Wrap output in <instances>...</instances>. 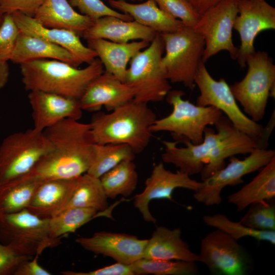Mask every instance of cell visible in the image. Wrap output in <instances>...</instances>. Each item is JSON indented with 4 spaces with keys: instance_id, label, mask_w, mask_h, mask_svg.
I'll list each match as a JSON object with an SVG mask.
<instances>
[{
    "instance_id": "21",
    "label": "cell",
    "mask_w": 275,
    "mask_h": 275,
    "mask_svg": "<svg viewBox=\"0 0 275 275\" xmlns=\"http://www.w3.org/2000/svg\"><path fill=\"white\" fill-rule=\"evenodd\" d=\"M11 14L21 32L68 50L82 63L90 64L97 58L95 51L84 45L79 35L76 32L69 30L46 28L39 23L34 17L18 11Z\"/></svg>"
},
{
    "instance_id": "39",
    "label": "cell",
    "mask_w": 275,
    "mask_h": 275,
    "mask_svg": "<svg viewBox=\"0 0 275 275\" xmlns=\"http://www.w3.org/2000/svg\"><path fill=\"white\" fill-rule=\"evenodd\" d=\"M20 31L11 13H5L0 26V61L11 60Z\"/></svg>"
},
{
    "instance_id": "20",
    "label": "cell",
    "mask_w": 275,
    "mask_h": 275,
    "mask_svg": "<svg viewBox=\"0 0 275 275\" xmlns=\"http://www.w3.org/2000/svg\"><path fill=\"white\" fill-rule=\"evenodd\" d=\"M134 89L105 71L87 86L79 102L82 111H112L133 99Z\"/></svg>"
},
{
    "instance_id": "16",
    "label": "cell",
    "mask_w": 275,
    "mask_h": 275,
    "mask_svg": "<svg viewBox=\"0 0 275 275\" xmlns=\"http://www.w3.org/2000/svg\"><path fill=\"white\" fill-rule=\"evenodd\" d=\"M221 138L201 172L202 180L225 166V159L237 154H250L257 148L266 149L262 138H253L236 128L223 115L214 124Z\"/></svg>"
},
{
    "instance_id": "28",
    "label": "cell",
    "mask_w": 275,
    "mask_h": 275,
    "mask_svg": "<svg viewBox=\"0 0 275 275\" xmlns=\"http://www.w3.org/2000/svg\"><path fill=\"white\" fill-rule=\"evenodd\" d=\"M34 18L46 28L69 30L79 35L94 23L88 16L76 12L67 0H45Z\"/></svg>"
},
{
    "instance_id": "1",
    "label": "cell",
    "mask_w": 275,
    "mask_h": 275,
    "mask_svg": "<svg viewBox=\"0 0 275 275\" xmlns=\"http://www.w3.org/2000/svg\"><path fill=\"white\" fill-rule=\"evenodd\" d=\"M43 132L52 148L22 177L41 181L75 178L87 173L93 160L95 144L89 123L65 119Z\"/></svg>"
},
{
    "instance_id": "4",
    "label": "cell",
    "mask_w": 275,
    "mask_h": 275,
    "mask_svg": "<svg viewBox=\"0 0 275 275\" xmlns=\"http://www.w3.org/2000/svg\"><path fill=\"white\" fill-rule=\"evenodd\" d=\"M184 94L181 90L169 91L165 99L173 111L168 116L156 119L150 130L153 133L169 132L177 144L188 141L199 144L203 141L205 128L216 124L223 113L214 106H199L184 100Z\"/></svg>"
},
{
    "instance_id": "41",
    "label": "cell",
    "mask_w": 275,
    "mask_h": 275,
    "mask_svg": "<svg viewBox=\"0 0 275 275\" xmlns=\"http://www.w3.org/2000/svg\"><path fill=\"white\" fill-rule=\"evenodd\" d=\"M33 258L19 254L10 246L0 242V275H13L21 262Z\"/></svg>"
},
{
    "instance_id": "15",
    "label": "cell",
    "mask_w": 275,
    "mask_h": 275,
    "mask_svg": "<svg viewBox=\"0 0 275 275\" xmlns=\"http://www.w3.org/2000/svg\"><path fill=\"white\" fill-rule=\"evenodd\" d=\"M202 184L179 170L176 173L167 170L162 162L155 164L150 176L145 181L143 191L134 197L133 205L144 221L156 224V219L149 208L150 202L156 199L172 200V194L178 188L196 191Z\"/></svg>"
},
{
    "instance_id": "30",
    "label": "cell",
    "mask_w": 275,
    "mask_h": 275,
    "mask_svg": "<svg viewBox=\"0 0 275 275\" xmlns=\"http://www.w3.org/2000/svg\"><path fill=\"white\" fill-rule=\"evenodd\" d=\"M107 199L100 178L86 173L77 177L72 195L62 210L79 207L105 211L108 209Z\"/></svg>"
},
{
    "instance_id": "40",
    "label": "cell",
    "mask_w": 275,
    "mask_h": 275,
    "mask_svg": "<svg viewBox=\"0 0 275 275\" xmlns=\"http://www.w3.org/2000/svg\"><path fill=\"white\" fill-rule=\"evenodd\" d=\"M72 7H77L81 14L90 17L94 22L105 16H113L126 21L133 20L128 14L121 13L111 8L101 0H69Z\"/></svg>"
},
{
    "instance_id": "2",
    "label": "cell",
    "mask_w": 275,
    "mask_h": 275,
    "mask_svg": "<svg viewBox=\"0 0 275 275\" xmlns=\"http://www.w3.org/2000/svg\"><path fill=\"white\" fill-rule=\"evenodd\" d=\"M148 104L132 99L109 113H99L89 123L96 144H122L129 146L135 154L149 145L151 126L156 115Z\"/></svg>"
},
{
    "instance_id": "42",
    "label": "cell",
    "mask_w": 275,
    "mask_h": 275,
    "mask_svg": "<svg viewBox=\"0 0 275 275\" xmlns=\"http://www.w3.org/2000/svg\"><path fill=\"white\" fill-rule=\"evenodd\" d=\"M45 0H0V8L5 13L18 11L34 17L36 11Z\"/></svg>"
},
{
    "instance_id": "6",
    "label": "cell",
    "mask_w": 275,
    "mask_h": 275,
    "mask_svg": "<svg viewBox=\"0 0 275 275\" xmlns=\"http://www.w3.org/2000/svg\"><path fill=\"white\" fill-rule=\"evenodd\" d=\"M159 35L164 43L166 53L161 63L168 79L193 89L204 50V39L193 28L186 25Z\"/></svg>"
},
{
    "instance_id": "7",
    "label": "cell",
    "mask_w": 275,
    "mask_h": 275,
    "mask_svg": "<svg viewBox=\"0 0 275 275\" xmlns=\"http://www.w3.org/2000/svg\"><path fill=\"white\" fill-rule=\"evenodd\" d=\"M246 65L248 68L244 78L230 88L244 112L258 122L265 115L270 90L275 86V65L264 51H255L250 56Z\"/></svg>"
},
{
    "instance_id": "5",
    "label": "cell",
    "mask_w": 275,
    "mask_h": 275,
    "mask_svg": "<svg viewBox=\"0 0 275 275\" xmlns=\"http://www.w3.org/2000/svg\"><path fill=\"white\" fill-rule=\"evenodd\" d=\"M164 43L158 34L149 45L130 60L125 83L135 90L136 101L148 104L163 101L172 89L161 63Z\"/></svg>"
},
{
    "instance_id": "44",
    "label": "cell",
    "mask_w": 275,
    "mask_h": 275,
    "mask_svg": "<svg viewBox=\"0 0 275 275\" xmlns=\"http://www.w3.org/2000/svg\"><path fill=\"white\" fill-rule=\"evenodd\" d=\"M39 255L25 260L18 266L13 275H50L51 273L39 265Z\"/></svg>"
},
{
    "instance_id": "10",
    "label": "cell",
    "mask_w": 275,
    "mask_h": 275,
    "mask_svg": "<svg viewBox=\"0 0 275 275\" xmlns=\"http://www.w3.org/2000/svg\"><path fill=\"white\" fill-rule=\"evenodd\" d=\"M194 82L200 91L197 98V105L214 106L225 113L233 125L241 131L254 139L261 137L263 126L245 115L238 106L226 80L214 79L202 61L197 69Z\"/></svg>"
},
{
    "instance_id": "12",
    "label": "cell",
    "mask_w": 275,
    "mask_h": 275,
    "mask_svg": "<svg viewBox=\"0 0 275 275\" xmlns=\"http://www.w3.org/2000/svg\"><path fill=\"white\" fill-rule=\"evenodd\" d=\"M274 157V150L263 148L255 149L242 160L230 157L227 166L201 182L194 197L206 206L218 205L222 201L221 193L224 187L241 183L243 176L262 168Z\"/></svg>"
},
{
    "instance_id": "23",
    "label": "cell",
    "mask_w": 275,
    "mask_h": 275,
    "mask_svg": "<svg viewBox=\"0 0 275 275\" xmlns=\"http://www.w3.org/2000/svg\"><path fill=\"white\" fill-rule=\"evenodd\" d=\"M158 34L134 20L126 21L115 16H105L95 20L81 36L87 40L103 39L125 43L134 40L151 42Z\"/></svg>"
},
{
    "instance_id": "33",
    "label": "cell",
    "mask_w": 275,
    "mask_h": 275,
    "mask_svg": "<svg viewBox=\"0 0 275 275\" xmlns=\"http://www.w3.org/2000/svg\"><path fill=\"white\" fill-rule=\"evenodd\" d=\"M135 153L128 145L122 144H95L92 163L87 172L100 178L121 161L134 160Z\"/></svg>"
},
{
    "instance_id": "34",
    "label": "cell",
    "mask_w": 275,
    "mask_h": 275,
    "mask_svg": "<svg viewBox=\"0 0 275 275\" xmlns=\"http://www.w3.org/2000/svg\"><path fill=\"white\" fill-rule=\"evenodd\" d=\"M97 211L91 208L72 207L63 210L49 219L48 232L53 239L75 232L91 219L96 217Z\"/></svg>"
},
{
    "instance_id": "24",
    "label": "cell",
    "mask_w": 275,
    "mask_h": 275,
    "mask_svg": "<svg viewBox=\"0 0 275 275\" xmlns=\"http://www.w3.org/2000/svg\"><path fill=\"white\" fill-rule=\"evenodd\" d=\"M88 47L94 50L101 62L105 71L125 82L127 65L139 51L147 47L150 42L140 40L119 43L103 39L87 40Z\"/></svg>"
},
{
    "instance_id": "31",
    "label": "cell",
    "mask_w": 275,
    "mask_h": 275,
    "mask_svg": "<svg viewBox=\"0 0 275 275\" xmlns=\"http://www.w3.org/2000/svg\"><path fill=\"white\" fill-rule=\"evenodd\" d=\"M40 182L20 177L0 184V216L26 209Z\"/></svg>"
},
{
    "instance_id": "38",
    "label": "cell",
    "mask_w": 275,
    "mask_h": 275,
    "mask_svg": "<svg viewBox=\"0 0 275 275\" xmlns=\"http://www.w3.org/2000/svg\"><path fill=\"white\" fill-rule=\"evenodd\" d=\"M163 11L180 20L185 25L194 28L200 15L188 0H153Z\"/></svg>"
},
{
    "instance_id": "48",
    "label": "cell",
    "mask_w": 275,
    "mask_h": 275,
    "mask_svg": "<svg viewBox=\"0 0 275 275\" xmlns=\"http://www.w3.org/2000/svg\"><path fill=\"white\" fill-rule=\"evenodd\" d=\"M131 1H142L143 0H131Z\"/></svg>"
},
{
    "instance_id": "32",
    "label": "cell",
    "mask_w": 275,
    "mask_h": 275,
    "mask_svg": "<svg viewBox=\"0 0 275 275\" xmlns=\"http://www.w3.org/2000/svg\"><path fill=\"white\" fill-rule=\"evenodd\" d=\"M104 191L108 198L118 196H130L138 183V174L133 160H124L100 178Z\"/></svg>"
},
{
    "instance_id": "29",
    "label": "cell",
    "mask_w": 275,
    "mask_h": 275,
    "mask_svg": "<svg viewBox=\"0 0 275 275\" xmlns=\"http://www.w3.org/2000/svg\"><path fill=\"white\" fill-rule=\"evenodd\" d=\"M275 197V157L262 168L259 174L237 191L228 197L237 211L253 203L272 200Z\"/></svg>"
},
{
    "instance_id": "13",
    "label": "cell",
    "mask_w": 275,
    "mask_h": 275,
    "mask_svg": "<svg viewBox=\"0 0 275 275\" xmlns=\"http://www.w3.org/2000/svg\"><path fill=\"white\" fill-rule=\"evenodd\" d=\"M200 262L210 272L220 275H244L249 269V258L244 249L225 232L216 229L201 240Z\"/></svg>"
},
{
    "instance_id": "14",
    "label": "cell",
    "mask_w": 275,
    "mask_h": 275,
    "mask_svg": "<svg viewBox=\"0 0 275 275\" xmlns=\"http://www.w3.org/2000/svg\"><path fill=\"white\" fill-rule=\"evenodd\" d=\"M237 7L233 29L239 34L240 45L236 60L243 68L247 58L256 51L254 41L257 35L275 29V8L265 0H237Z\"/></svg>"
},
{
    "instance_id": "43",
    "label": "cell",
    "mask_w": 275,
    "mask_h": 275,
    "mask_svg": "<svg viewBox=\"0 0 275 275\" xmlns=\"http://www.w3.org/2000/svg\"><path fill=\"white\" fill-rule=\"evenodd\" d=\"M61 273L64 275H135L131 264H127L118 262L88 272L66 270Z\"/></svg>"
},
{
    "instance_id": "37",
    "label": "cell",
    "mask_w": 275,
    "mask_h": 275,
    "mask_svg": "<svg viewBox=\"0 0 275 275\" xmlns=\"http://www.w3.org/2000/svg\"><path fill=\"white\" fill-rule=\"evenodd\" d=\"M248 212L239 221L251 228L275 231V207L267 201L250 205Z\"/></svg>"
},
{
    "instance_id": "36",
    "label": "cell",
    "mask_w": 275,
    "mask_h": 275,
    "mask_svg": "<svg viewBox=\"0 0 275 275\" xmlns=\"http://www.w3.org/2000/svg\"><path fill=\"white\" fill-rule=\"evenodd\" d=\"M203 220L207 226L225 232L236 240L243 237H251L258 241H267L275 244V231L254 229L239 222L232 221L226 215L221 213L204 215Z\"/></svg>"
},
{
    "instance_id": "26",
    "label": "cell",
    "mask_w": 275,
    "mask_h": 275,
    "mask_svg": "<svg viewBox=\"0 0 275 275\" xmlns=\"http://www.w3.org/2000/svg\"><path fill=\"white\" fill-rule=\"evenodd\" d=\"M49 59L78 67L82 62L68 50L20 31L11 61L19 65L32 60Z\"/></svg>"
},
{
    "instance_id": "8",
    "label": "cell",
    "mask_w": 275,
    "mask_h": 275,
    "mask_svg": "<svg viewBox=\"0 0 275 275\" xmlns=\"http://www.w3.org/2000/svg\"><path fill=\"white\" fill-rule=\"evenodd\" d=\"M49 219L41 218L27 209L0 216V242L22 255L40 256L49 248L61 243L48 232Z\"/></svg>"
},
{
    "instance_id": "46",
    "label": "cell",
    "mask_w": 275,
    "mask_h": 275,
    "mask_svg": "<svg viewBox=\"0 0 275 275\" xmlns=\"http://www.w3.org/2000/svg\"><path fill=\"white\" fill-rule=\"evenodd\" d=\"M9 76V68L7 62L0 61V90L8 82Z\"/></svg>"
},
{
    "instance_id": "27",
    "label": "cell",
    "mask_w": 275,
    "mask_h": 275,
    "mask_svg": "<svg viewBox=\"0 0 275 275\" xmlns=\"http://www.w3.org/2000/svg\"><path fill=\"white\" fill-rule=\"evenodd\" d=\"M108 3L112 8L129 15L133 20L158 34L173 32L185 25L161 10L153 0L140 4L129 3L125 0H108Z\"/></svg>"
},
{
    "instance_id": "19",
    "label": "cell",
    "mask_w": 275,
    "mask_h": 275,
    "mask_svg": "<svg viewBox=\"0 0 275 275\" xmlns=\"http://www.w3.org/2000/svg\"><path fill=\"white\" fill-rule=\"evenodd\" d=\"M216 131L207 126L204 130L202 143L194 144L186 141L183 143L185 145L183 147H178L175 141H162V161L175 165L179 171L190 176L200 173L221 138V131Z\"/></svg>"
},
{
    "instance_id": "9",
    "label": "cell",
    "mask_w": 275,
    "mask_h": 275,
    "mask_svg": "<svg viewBox=\"0 0 275 275\" xmlns=\"http://www.w3.org/2000/svg\"><path fill=\"white\" fill-rule=\"evenodd\" d=\"M51 148L44 133L33 128L7 136L0 145V184L29 173Z\"/></svg>"
},
{
    "instance_id": "35",
    "label": "cell",
    "mask_w": 275,
    "mask_h": 275,
    "mask_svg": "<svg viewBox=\"0 0 275 275\" xmlns=\"http://www.w3.org/2000/svg\"><path fill=\"white\" fill-rule=\"evenodd\" d=\"M135 275H196L199 269L195 262L141 258L131 264Z\"/></svg>"
},
{
    "instance_id": "3",
    "label": "cell",
    "mask_w": 275,
    "mask_h": 275,
    "mask_svg": "<svg viewBox=\"0 0 275 275\" xmlns=\"http://www.w3.org/2000/svg\"><path fill=\"white\" fill-rule=\"evenodd\" d=\"M20 68L26 90L52 93L79 100L88 85L104 71L98 58L83 69L47 59L23 63Z\"/></svg>"
},
{
    "instance_id": "22",
    "label": "cell",
    "mask_w": 275,
    "mask_h": 275,
    "mask_svg": "<svg viewBox=\"0 0 275 275\" xmlns=\"http://www.w3.org/2000/svg\"><path fill=\"white\" fill-rule=\"evenodd\" d=\"M77 178L41 181L37 186L27 209L41 218L49 219L66 206L75 189Z\"/></svg>"
},
{
    "instance_id": "25",
    "label": "cell",
    "mask_w": 275,
    "mask_h": 275,
    "mask_svg": "<svg viewBox=\"0 0 275 275\" xmlns=\"http://www.w3.org/2000/svg\"><path fill=\"white\" fill-rule=\"evenodd\" d=\"M180 228H156L148 239L143 258L156 260H174L200 262L198 254L192 252L181 238Z\"/></svg>"
},
{
    "instance_id": "45",
    "label": "cell",
    "mask_w": 275,
    "mask_h": 275,
    "mask_svg": "<svg viewBox=\"0 0 275 275\" xmlns=\"http://www.w3.org/2000/svg\"><path fill=\"white\" fill-rule=\"evenodd\" d=\"M196 11L201 15L208 9L217 4L223 0H188Z\"/></svg>"
},
{
    "instance_id": "17",
    "label": "cell",
    "mask_w": 275,
    "mask_h": 275,
    "mask_svg": "<svg viewBox=\"0 0 275 275\" xmlns=\"http://www.w3.org/2000/svg\"><path fill=\"white\" fill-rule=\"evenodd\" d=\"M148 239L122 233L101 231L89 237H80L75 242L95 254L110 257L116 262L131 264L143 258Z\"/></svg>"
},
{
    "instance_id": "11",
    "label": "cell",
    "mask_w": 275,
    "mask_h": 275,
    "mask_svg": "<svg viewBox=\"0 0 275 275\" xmlns=\"http://www.w3.org/2000/svg\"><path fill=\"white\" fill-rule=\"evenodd\" d=\"M237 14V0H223L200 15L193 28L204 41V63L224 50L236 60L238 48L233 43L232 32Z\"/></svg>"
},
{
    "instance_id": "18",
    "label": "cell",
    "mask_w": 275,
    "mask_h": 275,
    "mask_svg": "<svg viewBox=\"0 0 275 275\" xmlns=\"http://www.w3.org/2000/svg\"><path fill=\"white\" fill-rule=\"evenodd\" d=\"M29 101L32 109L33 129L43 132L65 119L79 120L82 109L79 100L39 91H30Z\"/></svg>"
},
{
    "instance_id": "47",
    "label": "cell",
    "mask_w": 275,
    "mask_h": 275,
    "mask_svg": "<svg viewBox=\"0 0 275 275\" xmlns=\"http://www.w3.org/2000/svg\"><path fill=\"white\" fill-rule=\"evenodd\" d=\"M4 13L2 12L0 8V26L3 22Z\"/></svg>"
}]
</instances>
